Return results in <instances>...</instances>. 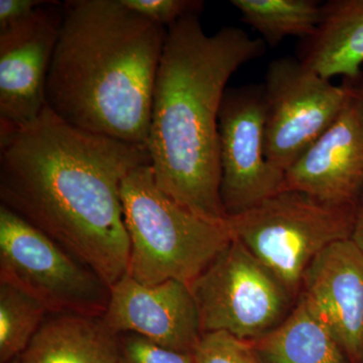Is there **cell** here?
<instances>
[{
  "instance_id": "6da1fadb",
  "label": "cell",
  "mask_w": 363,
  "mask_h": 363,
  "mask_svg": "<svg viewBox=\"0 0 363 363\" xmlns=\"http://www.w3.org/2000/svg\"><path fill=\"white\" fill-rule=\"evenodd\" d=\"M150 164L145 145L80 130L45 106L33 123L0 133V200L111 288L130 264L121 185Z\"/></svg>"
},
{
  "instance_id": "7a4b0ae2",
  "label": "cell",
  "mask_w": 363,
  "mask_h": 363,
  "mask_svg": "<svg viewBox=\"0 0 363 363\" xmlns=\"http://www.w3.org/2000/svg\"><path fill=\"white\" fill-rule=\"evenodd\" d=\"M264 52V40L235 26L207 35L200 13L167 28L150 113V166L164 194L208 220L227 221L218 135L227 83Z\"/></svg>"
},
{
  "instance_id": "3957f363",
  "label": "cell",
  "mask_w": 363,
  "mask_h": 363,
  "mask_svg": "<svg viewBox=\"0 0 363 363\" xmlns=\"http://www.w3.org/2000/svg\"><path fill=\"white\" fill-rule=\"evenodd\" d=\"M45 84L65 123L147 147L167 28L121 0H69Z\"/></svg>"
},
{
  "instance_id": "277c9868",
  "label": "cell",
  "mask_w": 363,
  "mask_h": 363,
  "mask_svg": "<svg viewBox=\"0 0 363 363\" xmlns=\"http://www.w3.org/2000/svg\"><path fill=\"white\" fill-rule=\"evenodd\" d=\"M130 238L128 274L145 286L190 285L233 240L226 222L198 216L157 187L152 166L131 171L121 189Z\"/></svg>"
},
{
  "instance_id": "5b68a950",
  "label": "cell",
  "mask_w": 363,
  "mask_h": 363,
  "mask_svg": "<svg viewBox=\"0 0 363 363\" xmlns=\"http://www.w3.org/2000/svg\"><path fill=\"white\" fill-rule=\"evenodd\" d=\"M357 210L332 206L285 190L227 218L233 238L281 281L291 295L302 286L312 260L352 233Z\"/></svg>"
},
{
  "instance_id": "8992f818",
  "label": "cell",
  "mask_w": 363,
  "mask_h": 363,
  "mask_svg": "<svg viewBox=\"0 0 363 363\" xmlns=\"http://www.w3.org/2000/svg\"><path fill=\"white\" fill-rule=\"evenodd\" d=\"M0 281L20 289L49 314L104 317L109 286L56 241L0 206Z\"/></svg>"
},
{
  "instance_id": "52a82bcc",
  "label": "cell",
  "mask_w": 363,
  "mask_h": 363,
  "mask_svg": "<svg viewBox=\"0 0 363 363\" xmlns=\"http://www.w3.org/2000/svg\"><path fill=\"white\" fill-rule=\"evenodd\" d=\"M189 286L203 334L224 331L247 341L257 340L278 326L292 296L233 238Z\"/></svg>"
},
{
  "instance_id": "ba28073f",
  "label": "cell",
  "mask_w": 363,
  "mask_h": 363,
  "mask_svg": "<svg viewBox=\"0 0 363 363\" xmlns=\"http://www.w3.org/2000/svg\"><path fill=\"white\" fill-rule=\"evenodd\" d=\"M264 86L267 159L286 173L337 119L350 86L334 85L292 57L269 63Z\"/></svg>"
},
{
  "instance_id": "9c48e42d",
  "label": "cell",
  "mask_w": 363,
  "mask_h": 363,
  "mask_svg": "<svg viewBox=\"0 0 363 363\" xmlns=\"http://www.w3.org/2000/svg\"><path fill=\"white\" fill-rule=\"evenodd\" d=\"M264 86L227 88L218 116L220 197L227 218L286 190L266 156Z\"/></svg>"
},
{
  "instance_id": "30bf717a",
  "label": "cell",
  "mask_w": 363,
  "mask_h": 363,
  "mask_svg": "<svg viewBox=\"0 0 363 363\" xmlns=\"http://www.w3.org/2000/svg\"><path fill=\"white\" fill-rule=\"evenodd\" d=\"M63 13V4L48 1L0 30V133L33 123L47 106L45 84Z\"/></svg>"
},
{
  "instance_id": "8fae6325",
  "label": "cell",
  "mask_w": 363,
  "mask_h": 363,
  "mask_svg": "<svg viewBox=\"0 0 363 363\" xmlns=\"http://www.w3.org/2000/svg\"><path fill=\"white\" fill-rule=\"evenodd\" d=\"M285 182L286 190L325 204L357 211L362 206L363 104L351 86L337 119L286 171Z\"/></svg>"
},
{
  "instance_id": "7c38bea8",
  "label": "cell",
  "mask_w": 363,
  "mask_h": 363,
  "mask_svg": "<svg viewBox=\"0 0 363 363\" xmlns=\"http://www.w3.org/2000/svg\"><path fill=\"white\" fill-rule=\"evenodd\" d=\"M102 320L117 335L136 334L179 352L195 353L203 335L190 286L174 279L145 286L126 274L109 288Z\"/></svg>"
},
{
  "instance_id": "4fadbf2b",
  "label": "cell",
  "mask_w": 363,
  "mask_h": 363,
  "mask_svg": "<svg viewBox=\"0 0 363 363\" xmlns=\"http://www.w3.org/2000/svg\"><path fill=\"white\" fill-rule=\"evenodd\" d=\"M303 297L334 334L350 363L363 360V253L351 238L336 241L312 260Z\"/></svg>"
},
{
  "instance_id": "5bb4252c",
  "label": "cell",
  "mask_w": 363,
  "mask_h": 363,
  "mask_svg": "<svg viewBox=\"0 0 363 363\" xmlns=\"http://www.w3.org/2000/svg\"><path fill=\"white\" fill-rule=\"evenodd\" d=\"M298 61L330 80L354 82L363 65V0H329L322 4L316 32L298 45Z\"/></svg>"
},
{
  "instance_id": "9a60e30c",
  "label": "cell",
  "mask_w": 363,
  "mask_h": 363,
  "mask_svg": "<svg viewBox=\"0 0 363 363\" xmlns=\"http://www.w3.org/2000/svg\"><path fill=\"white\" fill-rule=\"evenodd\" d=\"M121 335L102 317L56 315L21 355L25 363H118Z\"/></svg>"
},
{
  "instance_id": "2e32d148",
  "label": "cell",
  "mask_w": 363,
  "mask_h": 363,
  "mask_svg": "<svg viewBox=\"0 0 363 363\" xmlns=\"http://www.w3.org/2000/svg\"><path fill=\"white\" fill-rule=\"evenodd\" d=\"M252 342L264 363H350L303 296L285 321Z\"/></svg>"
},
{
  "instance_id": "e0dca14e",
  "label": "cell",
  "mask_w": 363,
  "mask_h": 363,
  "mask_svg": "<svg viewBox=\"0 0 363 363\" xmlns=\"http://www.w3.org/2000/svg\"><path fill=\"white\" fill-rule=\"evenodd\" d=\"M230 4L271 47L289 37H311L321 21L322 4L316 0H233Z\"/></svg>"
},
{
  "instance_id": "ac0fdd59",
  "label": "cell",
  "mask_w": 363,
  "mask_h": 363,
  "mask_svg": "<svg viewBox=\"0 0 363 363\" xmlns=\"http://www.w3.org/2000/svg\"><path fill=\"white\" fill-rule=\"evenodd\" d=\"M47 314L32 296L0 281V363L13 362L25 352Z\"/></svg>"
},
{
  "instance_id": "d6986e66",
  "label": "cell",
  "mask_w": 363,
  "mask_h": 363,
  "mask_svg": "<svg viewBox=\"0 0 363 363\" xmlns=\"http://www.w3.org/2000/svg\"><path fill=\"white\" fill-rule=\"evenodd\" d=\"M195 355L198 363H264L252 341L224 331L203 334Z\"/></svg>"
},
{
  "instance_id": "ffe728a7",
  "label": "cell",
  "mask_w": 363,
  "mask_h": 363,
  "mask_svg": "<svg viewBox=\"0 0 363 363\" xmlns=\"http://www.w3.org/2000/svg\"><path fill=\"white\" fill-rule=\"evenodd\" d=\"M118 363H198L195 353L162 347L133 333L121 334Z\"/></svg>"
},
{
  "instance_id": "44dd1931",
  "label": "cell",
  "mask_w": 363,
  "mask_h": 363,
  "mask_svg": "<svg viewBox=\"0 0 363 363\" xmlns=\"http://www.w3.org/2000/svg\"><path fill=\"white\" fill-rule=\"evenodd\" d=\"M123 6L168 28L189 14L201 13L204 2L197 0H121Z\"/></svg>"
},
{
  "instance_id": "7402d4cb",
  "label": "cell",
  "mask_w": 363,
  "mask_h": 363,
  "mask_svg": "<svg viewBox=\"0 0 363 363\" xmlns=\"http://www.w3.org/2000/svg\"><path fill=\"white\" fill-rule=\"evenodd\" d=\"M47 0H0V30L26 20Z\"/></svg>"
},
{
  "instance_id": "603a6c76",
  "label": "cell",
  "mask_w": 363,
  "mask_h": 363,
  "mask_svg": "<svg viewBox=\"0 0 363 363\" xmlns=\"http://www.w3.org/2000/svg\"><path fill=\"white\" fill-rule=\"evenodd\" d=\"M350 238L363 253V204L358 209Z\"/></svg>"
},
{
  "instance_id": "cb8c5ba5",
  "label": "cell",
  "mask_w": 363,
  "mask_h": 363,
  "mask_svg": "<svg viewBox=\"0 0 363 363\" xmlns=\"http://www.w3.org/2000/svg\"><path fill=\"white\" fill-rule=\"evenodd\" d=\"M346 82L350 83L351 88H352L353 93L359 98L360 101H362L363 104V75H362V77L358 79V80L354 81V82H350V81H346Z\"/></svg>"
},
{
  "instance_id": "d4e9b609",
  "label": "cell",
  "mask_w": 363,
  "mask_h": 363,
  "mask_svg": "<svg viewBox=\"0 0 363 363\" xmlns=\"http://www.w3.org/2000/svg\"><path fill=\"white\" fill-rule=\"evenodd\" d=\"M9 363H25L21 360V357L16 358V359H13V362H9Z\"/></svg>"
},
{
  "instance_id": "484cf974",
  "label": "cell",
  "mask_w": 363,
  "mask_h": 363,
  "mask_svg": "<svg viewBox=\"0 0 363 363\" xmlns=\"http://www.w3.org/2000/svg\"><path fill=\"white\" fill-rule=\"evenodd\" d=\"M362 363H363V360H362Z\"/></svg>"
}]
</instances>
